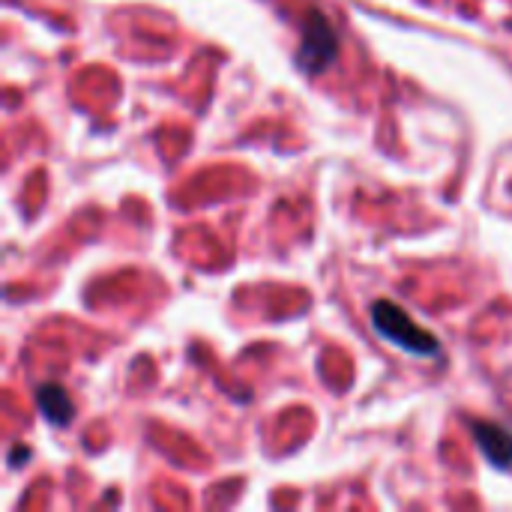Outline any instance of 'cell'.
Masks as SVG:
<instances>
[{
    "label": "cell",
    "instance_id": "obj_1",
    "mask_svg": "<svg viewBox=\"0 0 512 512\" xmlns=\"http://www.w3.org/2000/svg\"><path fill=\"white\" fill-rule=\"evenodd\" d=\"M372 327L378 330V336H384L387 342H393L396 348H402L414 357L438 354V339L390 300H378L372 306Z\"/></svg>",
    "mask_w": 512,
    "mask_h": 512
},
{
    "label": "cell",
    "instance_id": "obj_2",
    "mask_svg": "<svg viewBox=\"0 0 512 512\" xmlns=\"http://www.w3.org/2000/svg\"><path fill=\"white\" fill-rule=\"evenodd\" d=\"M336 51H339V33L333 21L321 9H309L303 24V42L297 51L300 69L309 75H321L336 60Z\"/></svg>",
    "mask_w": 512,
    "mask_h": 512
},
{
    "label": "cell",
    "instance_id": "obj_3",
    "mask_svg": "<svg viewBox=\"0 0 512 512\" xmlns=\"http://www.w3.org/2000/svg\"><path fill=\"white\" fill-rule=\"evenodd\" d=\"M474 438H477V444H480L483 456H486L492 465H498V468H510L512 465L510 429H504V426H498V423H486V420H480V423H474Z\"/></svg>",
    "mask_w": 512,
    "mask_h": 512
},
{
    "label": "cell",
    "instance_id": "obj_4",
    "mask_svg": "<svg viewBox=\"0 0 512 512\" xmlns=\"http://www.w3.org/2000/svg\"><path fill=\"white\" fill-rule=\"evenodd\" d=\"M36 405H39L42 417H45L51 426H66L69 417H72V402H69L66 390L57 387V384L39 387V390H36Z\"/></svg>",
    "mask_w": 512,
    "mask_h": 512
}]
</instances>
